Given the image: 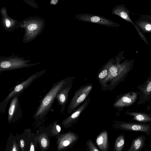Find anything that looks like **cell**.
Masks as SVG:
<instances>
[{
	"mask_svg": "<svg viewBox=\"0 0 151 151\" xmlns=\"http://www.w3.org/2000/svg\"><path fill=\"white\" fill-rule=\"evenodd\" d=\"M46 70L44 69L30 76L26 80L17 85L8 94L2 103H7V102L16 95H19L25 89L27 88L34 80L44 74Z\"/></svg>",
	"mask_w": 151,
	"mask_h": 151,
	"instance_id": "8",
	"label": "cell"
},
{
	"mask_svg": "<svg viewBox=\"0 0 151 151\" xmlns=\"http://www.w3.org/2000/svg\"><path fill=\"white\" fill-rule=\"evenodd\" d=\"M17 147V145L15 142H13V147L12 148V151H17L18 150Z\"/></svg>",
	"mask_w": 151,
	"mask_h": 151,
	"instance_id": "24",
	"label": "cell"
},
{
	"mask_svg": "<svg viewBox=\"0 0 151 151\" xmlns=\"http://www.w3.org/2000/svg\"><path fill=\"white\" fill-rule=\"evenodd\" d=\"M35 150V147L33 143L32 142H31L30 144V151H34Z\"/></svg>",
	"mask_w": 151,
	"mask_h": 151,
	"instance_id": "25",
	"label": "cell"
},
{
	"mask_svg": "<svg viewBox=\"0 0 151 151\" xmlns=\"http://www.w3.org/2000/svg\"><path fill=\"white\" fill-rule=\"evenodd\" d=\"M38 141L40 147L42 150H46L49 147V140L45 133H43L39 136Z\"/></svg>",
	"mask_w": 151,
	"mask_h": 151,
	"instance_id": "19",
	"label": "cell"
},
{
	"mask_svg": "<svg viewBox=\"0 0 151 151\" xmlns=\"http://www.w3.org/2000/svg\"><path fill=\"white\" fill-rule=\"evenodd\" d=\"M137 88L139 91L138 105L145 104L151 99V77H149L145 82L139 85Z\"/></svg>",
	"mask_w": 151,
	"mask_h": 151,
	"instance_id": "11",
	"label": "cell"
},
{
	"mask_svg": "<svg viewBox=\"0 0 151 151\" xmlns=\"http://www.w3.org/2000/svg\"><path fill=\"white\" fill-rule=\"evenodd\" d=\"M61 131V127L56 123H54L52 127L51 133L52 134L54 135H57L59 134Z\"/></svg>",
	"mask_w": 151,
	"mask_h": 151,
	"instance_id": "21",
	"label": "cell"
},
{
	"mask_svg": "<svg viewBox=\"0 0 151 151\" xmlns=\"http://www.w3.org/2000/svg\"><path fill=\"white\" fill-rule=\"evenodd\" d=\"M91 84L83 86L78 89L69 103L67 110L68 113L73 111L80 104L86 99L92 89Z\"/></svg>",
	"mask_w": 151,
	"mask_h": 151,
	"instance_id": "4",
	"label": "cell"
},
{
	"mask_svg": "<svg viewBox=\"0 0 151 151\" xmlns=\"http://www.w3.org/2000/svg\"><path fill=\"white\" fill-rule=\"evenodd\" d=\"M79 137L77 134L71 131L61 134L58 137L57 141V151L72 146L77 141Z\"/></svg>",
	"mask_w": 151,
	"mask_h": 151,
	"instance_id": "9",
	"label": "cell"
},
{
	"mask_svg": "<svg viewBox=\"0 0 151 151\" xmlns=\"http://www.w3.org/2000/svg\"><path fill=\"white\" fill-rule=\"evenodd\" d=\"M89 150L91 151H99V150L95 145L92 141L89 139L86 142Z\"/></svg>",
	"mask_w": 151,
	"mask_h": 151,
	"instance_id": "22",
	"label": "cell"
},
{
	"mask_svg": "<svg viewBox=\"0 0 151 151\" xmlns=\"http://www.w3.org/2000/svg\"><path fill=\"white\" fill-rule=\"evenodd\" d=\"M111 13L112 14L118 16L132 24L136 28L141 38L142 39L145 37V36L142 32L131 20L129 15V11L123 5H118L113 7L112 9Z\"/></svg>",
	"mask_w": 151,
	"mask_h": 151,
	"instance_id": "12",
	"label": "cell"
},
{
	"mask_svg": "<svg viewBox=\"0 0 151 151\" xmlns=\"http://www.w3.org/2000/svg\"><path fill=\"white\" fill-rule=\"evenodd\" d=\"M19 95H16L12 100L8 110V120L9 123L12 121L17 111L19 104Z\"/></svg>",
	"mask_w": 151,
	"mask_h": 151,
	"instance_id": "17",
	"label": "cell"
},
{
	"mask_svg": "<svg viewBox=\"0 0 151 151\" xmlns=\"http://www.w3.org/2000/svg\"><path fill=\"white\" fill-rule=\"evenodd\" d=\"M96 143L100 149L104 151H107L109 149L108 136L107 132L104 130L97 137Z\"/></svg>",
	"mask_w": 151,
	"mask_h": 151,
	"instance_id": "16",
	"label": "cell"
},
{
	"mask_svg": "<svg viewBox=\"0 0 151 151\" xmlns=\"http://www.w3.org/2000/svg\"><path fill=\"white\" fill-rule=\"evenodd\" d=\"M31 60L25 59L18 55L0 56V73L4 71L15 70L30 67L40 63L39 62L30 63Z\"/></svg>",
	"mask_w": 151,
	"mask_h": 151,
	"instance_id": "3",
	"label": "cell"
},
{
	"mask_svg": "<svg viewBox=\"0 0 151 151\" xmlns=\"http://www.w3.org/2000/svg\"><path fill=\"white\" fill-rule=\"evenodd\" d=\"M72 82L70 83L65 86L57 94L56 98L59 104L62 106V108L63 111L68 101V93L72 86Z\"/></svg>",
	"mask_w": 151,
	"mask_h": 151,
	"instance_id": "13",
	"label": "cell"
},
{
	"mask_svg": "<svg viewBox=\"0 0 151 151\" xmlns=\"http://www.w3.org/2000/svg\"><path fill=\"white\" fill-rule=\"evenodd\" d=\"M147 139L144 135H141L133 139L131 142L130 147L127 151H139L145 145Z\"/></svg>",
	"mask_w": 151,
	"mask_h": 151,
	"instance_id": "15",
	"label": "cell"
},
{
	"mask_svg": "<svg viewBox=\"0 0 151 151\" xmlns=\"http://www.w3.org/2000/svg\"><path fill=\"white\" fill-rule=\"evenodd\" d=\"M126 114L132 116V119L138 123H146L151 122V114L140 112L127 111Z\"/></svg>",
	"mask_w": 151,
	"mask_h": 151,
	"instance_id": "14",
	"label": "cell"
},
{
	"mask_svg": "<svg viewBox=\"0 0 151 151\" xmlns=\"http://www.w3.org/2000/svg\"><path fill=\"white\" fill-rule=\"evenodd\" d=\"M75 18L80 21L94 23L109 27H116L120 24L103 17L88 13L75 15Z\"/></svg>",
	"mask_w": 151,
	"mask_h": 151,
	"instance_id": "6",
	"label": "cell"
},
{
	"mask_svg": "<svg viewBox=\"0 0 151 151\" xmlns=\"http://www.w3.org/2000/svg\"><path fill=\"white\" fill-rule=\"evenodd\" d=\"M150 76L151 77V71H150Z\"/></svg>",
	"mask_w": 151,
	"mask_h": 151,
	"instance_id": "26",
	"label": "cell"
},
{
	"mask_svg": "<svg viewBox=\"0 0 151 151\" xmlns=\"http://www.w3.org/2000/svg\"><path fill=\"white\" fill-rule=\"evenodd\" d=\"M138 98V91L124 93L117 96L113 106L120 111L124 108H127L134 105Z\"/></svg>",
	"mask_w": 151,
	"mask_h": 151,
	"instance_id": "7",
	"label": "cell"
},
{
	"mask_svg": "<svg viewBox=\"0 0 151 151\" xmlns=\"http://www.w3.org/2000/svg\"><path fill=\"white\" fill-rule=\"evenodd\" d=\"M124 51L120 52L114 58L110 59L107 76L101 85L102 89H114L121 82H123L133 68L134 60L125 59Z\"/></svg>",
	"mask_w": 151,
	"mask_h": 151,
	"instance_id": "1",
	"label": "cell"
},
{
	"mask_svg": "<svg viewBox=\"0 0 151 151\" xmlns=\"http://www.w3.org/2000/svg\"><path fill=\"white\" fill-rule=\"evenodd\" d=\"M125 139L123 133L119 134L116 139L114 150L115 151H122L125 145Z\"/></svg>",
	"mask_w": 151,
	"mask_h": 151,
	"instance_id": "18",
	"label": "cell"
},
{
	"mask_svg": "<svg viewBox=\"0 0 151 151\" xmlns=\"http://www.w3.org/2000/svg\"><path fill=\"white\" fill-rule=\"evenodd\" d=\"M150 19L151 20V17H150Z\"/></svg>",
	"mask_w": 151,
	"mask_h": 151,
	"instance_id": "27",
	"label": "cell"
},
{
	"mask_svg": "<svg viewBox=\"0 0 151 151\" xmlns=\"http://www.w3.org/2000/svg\"><path fill=\"white\" fill-rule=\"evenodd\" d=\"M137 27L144 33H151V22L145 21L137 22Z\"/></svg>",
	"mask_w": 151,
	"mask_h": 151,
	"instance_id": "20",
	"label": "cell"
},
{
	"mask_svg": "<svg viewBox=\"0 0 151 151\" xmlns=\"http://www.w3.org/2000/svg\"><path fill=\"white\" fill-rule=\"evenodd\" d=\"M90 100V97L86 99L81 105L62 121V124L64 128H70L77 122L81 114L87 107Z\"/></svg>",
	"mask_w": 151,
	"mask_h": 151,
	"instance_id": "10",
	"label": "cell"
},
{
	"mask_svg": "<svg viewBox=\"0 0 151 151\" xmlns=\"http://www.w3.org/2000/svg\"><path fill=\"white\" fill-rule=\"evenodd\" d=\"M115 128L126 131H136L145 133L148 136L151 133V124L150 123H140L117 121L115 122Z\"/></svg>",
	"mask_w": 151,
	"mask_h": 151,
	"instance_id": "5",
	"label": "cell"
},
{
	"mask_svg": "<svg viewBox=\"0 0 151 151\" xmlns=\"http://www.w3.org/2000/svg\"><path fill=\"white\" fill-rule=\"evenodd\" d=\"M73 78H67L53 84L51 88L42 99L34 115V119H42L46 115L51 109L57 94L63 88L72 82Z\"/></svg>",
	"mask_w": 151,
	"mask_h": 151,
	"instance_id": "2",
	"label": "cell"
},
{
	"mask_svg": "<svg viewBox=\"0 0 151 151\" xmlns=\"http://www.w3.org/2000/svg\"><path fill=\"white\" fill-rule=\"evenodd\" d=\"M24 141L23 139H21L20 141V147L22 151H24Z\"/></svg>",
	"mask_w": 151,
	"mask_h": 151,
	"instance_id": "23",
	"label": "cell"
}]
</instances>
